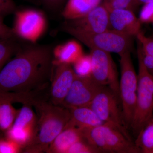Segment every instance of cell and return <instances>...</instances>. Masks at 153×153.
<instances>
[{
  "label": "cell",
  "mask_w": 153,
  "mask_h": 153,
  "mask_svg": "<svg viewBox=\"0 0 153 153\" xmlns=\"http://www.w3.org/2000/svg\"><path fill=\"white\" fill-rule=\"evenodd\" d=\"M136 37L141 46L143 52L153 57V38L146 37L141 32Z\"/></svg>",
  "instance_id": "obj_27"
},
{
  "label": "cell",
  "mask_w": 153,
  "mask_h": 153,
  "mask_svg": "<svg viewBox=\"0 0 153 153\" xmlns=\"http://www.w3.org/2000/svg\"><path fill=\"white\" fill-rule=\"evenodd\" d=\"M3 19L4 18L0 15V38H16L12 28L4 23Z\"/></svg>",
  "instance_id": "obj_30"
},
{
  "label": "cell",
  "mask_w": 153,
  "mask_h": 153,
  "mask_svg": "<svg viewBox=\"0 0 153 153\" xmlns=\"http://www.w3.org/2000/svg\"><path fill=\"white\" fill-rule=\"evenodd\" d=\"M105 87L96 96L88 107L103 122L112 125L132 140L124 121L122 111L120 110L118 97L109 88Z\"/></svg>",
  "instance_id": "obj_8"
},
{
  "label": "cell",
  "mask_w": 153,
  "mask_h": 153,
  "mask_svg": "<svg viewBox=\"0 0 153 153\" xmlns=\"http://www.w3.org/2000/svg\"><path fill=\"white\" fill-rule=\"evenodd\" d=\"M138 42L139 69L137 104L130 126L136 137L153 116V76L143 63L141 46Z\"/></svg>",
  "instance_id": "obj_3"
},
{
  "label": "cell",
  "mask_w": 153,
  "mask_h": 153,
  "mask_svg": "<svg viewBox=\"0 0 153 153\" xmlns=\"http://www.w3.org/2000/svg\"><path fill=\"white\" fill-rule=\"evenodd\" d=\"M83 139V128L66 127L50 144L46 153H66L71 145Z\"/></svg>",
  "instance_id": "obj_15"
},
{
  "label": "cell",
  "mask_w": 153,
  "mask_h": 153,
  "mask_svg": "<svg viewBox=\"0 0 153 153\" xmlns=\"http://www.w3.org/2000/svg\"><path fill=\"white\" fill-rule=\"evenodd\" d=\"M142 57L143 63L144 64L145 67L149 72L153 76V57L143 53L142 49Z\"/></svg>",
  "instance_id": "obj_31"
},
{
  "label": "cell",
  "mask_w": 153,
  "mask_h": 153,
  "mask_svg": "<svg viewBox=\"0 0 153 153\" xmlns=\"http://www.w3.org/2000/svg\"><path fill=\"white\" fill-rule=\"evenodd\" d=\"M36 96L34 93H16L0 91V104L5 102H19L22 104H31Z\"/></svg>",
  "instance_id": "obj_22"
},
{
  "label": "cell",
  "mask_w": 153,
  "mask_h": 153,
  "mask_svg": "<svg viewBox=\"0 0 153 153\" xmlns=\"http://www.w3.org/2000/svg\"><path fill=\"white\" fill-rule=\"evenodd\" d=\"M83 130L84 139L100 153H140L134 142L110 124L104 123Z\"/></svg>",
  "instance_id": "obj_4"
},
{
  "label": "cell",
  "mask_w": 153,
  "mask_h": 153,
  "mask_svg": "<svg viewBox=\"0 0 153 153\" xmlns=\"http://www.w3.org/2000/svg\"><path fill=\"white\" fill-rule=\"evenodd\" d=\"M102 4L108 10L116 9H123L133 11L138 6L136 0H111L104 1Z\"/></svg>",
  "instance_id": "obj_24"
},
{
  "label": "cell",
  "mask_w": 153,
  "mask_h": 153,
  "mask_svg": "<svg viewBox=\"0 0 153 153\" xmlns=\"http://www.w3.org/2000/svg\"><path fill=\"white\" fill-rule=\"evenodd\" d=\"M74 70L76 75L82 77L91 76V62L90 55H83L73 64Z\"/></svg>",
  "instance_id": "obj_23"
},
{
  "label": "cell",
  "mask_w": 153,
  "mask_h": 153,
  "mask_svg": "<svg viewBox=\"0 0 153 153\" xmlns=\"http://www.w3.org/2000/svg\"><path fill=\"white\" fill-rule=\"evenodd\" d=\"M23 149L17 143L8 138H0V153H22Z\"/></svg>",
  "instance_id": "obj_26"
},
{
  "label": "cell",
  "mask_w": 153,
  "mask_h": 153,
  "mask_svg": "<svg viewBox=\"0 0 153 153\" xmlns=\"http://www.w3.org/2000/svg\"><path fill=\"white\" fill-rule=\"evenodd\" d=\"M53 64H73L83 55L81 45L74 40L57 45L52 50Z\"/></svg>",
  "instance_id": "obj_17"
},
{
  "label": "cell",
  "mask_w": 153,
  "mask_h": 153,
  "mask_svg": "<svg viewBox=\"0 0 153 153\" xmlns=\"http://www.w3.org/2000/svg\"><path fill=\"white\" fill-rule=\"evenodd\" d=\"M139 19L141 23L153 22V2L144 4Z\"/></svg>",
  "instance_id": "obj_29"
},
{
  "label": "cell",
  "mask_w": 153,
  "mask_h": 153,
  "mask_svg": "<svg viewBox=\"0 0 153 153\" xmlns=\"http://www.w3.org/2000/svg\"><path fill=\"white\" fill-rule=\"evenodd\" d=\"M90 56L91 62V76L100 85L107 86L120 97V82L110 53L91 49Z\"/></svg>",
  "instance_id": "obj_9"
},
{
  "label": "cell",
  "mask_w": 153,
  "mask_h": 153,
  "mask_svg": "<svg viewBox=\"0 0 153 153\" xmlns=\"http://www.w3.org/2000/svg\"><path fill=\"white\" fill-rule=\"evenodd\" d=\"M13 27L17 38L36 44L42 37L47 28V21L44 13L32 9L16 10Z\"/></svg>",
  "instance_id": "obj_7"
},
{
  "label": "cell",
  "mask_w": 153,
  "mask_h": 153,
  "mask_svg": "<svg viewBox=\"0 0 153 153\" xmlns=\"http://www.w3.org/2000/svg\"><path fill=\"white\" fill-rule=\"evenodd\" d=\"M111 1V0H105L104 1Z\"/></svg>",
  "instance_id": "obj_34"
},
{
  "label": "cell",
  "mask_w": 153,
  "mask_h": 153,
  "mask_svg": "<svg viewBox=\"0 0 153 153\" xmlns=\"http://www.w3.org/2000/svg\"><path fill=\"white\" fill-rule=\"evenodd\" d=\"M32 106L38 115L36 134L22 153H46L50 144L66 128L71 117L70 109L55 105L44 97L34 100Z\"/></svg>",
  "instance_id": "obj_2"
},
{
  "label": "cell",
  "mask_w": 153,
  "mask_h": 153,
  "mask_svg": "<svg viewBox=\"0 0 153 153\" xmlns=\"http://www.w3.org/2000/svg\"><path fill=\"white\" fill-rule=\"evenodd\" d=\"M52 47L32 44L21 47L0 71V91L30 93L42 92L53 73Z\"/></svg>",
  "instance_id": "obj_1"
},
{
  "label": "cell",
  "mask_w": 153,
  "mask_h": 153,
  "mask_svg": "<svg viewBox=\"0 0 153 153\" xmlns=\"http://www.w3.org/2000/svg\"><path fill=\"white\" fill-rule=\"evenodd\" d=\"M47 7L50 10H57L62 6L65 0H42Z\"/></svg>",
  "instance_id": "obj_32"
},
{
  "label": "cell",
  "mask_w": 153,
  "mask_h": 153,
  "mask_svg": "<svg viewBox=\"0 0 153 153\" xmlns=\"http://www.w3.org/2000/svg\"><path fill=\"white\" fill-rule=\"evenodd\" d=\"M16 6L13 0H0V15L4 18L14 13Z\"/></svg>",
  "instance_id": "obj_28"
},
{
  "label": "cell",
  "mask_w": 153,
  "mask_h": 153,
  "mask_svg": "<svg viewBox=\"0 0 153 153\" xmlns=\"http://www.w3.org/2000/svg\"><path fill=\"white\" fill-rule=\"evenodd\" d=\"M19 110L11 102L0 104V131L5 133L13 124Z\"/></svg>",
  "instance_id": "obj_21"
},
{
  "label": "cell",
  "mask_w": 153,
  "mask_h": 153,
  "mask_svg": "<svg viewBox=\"0 0 153 153\" xmlns=\"http://www.w3.org/2000/svg\"><path fill=\"white\" fill-rule=\"evenodd\" d=\"M62 29L78 39L90 49H96L120 56L126 51H130L133 37L109 30L99 33H90L76 30L64 24Z\"/></svg>",
  "instance_id": "obj_5"
},
{
  "label": "cell",
  "mask_w": 153,
  "mask_h": 153,
  "mask_svg": "<svg viewBox=\"0 0 153 153\" xmlns=\"http://www.w3.org/2000/svg\"><path fill=\"white\" fill-rule=\"evenodd\" d=\"M104 87L96 82L91 76L82 77L76 74L61 106L68 109L88 106L96 96Z\"/></svg>",
  "instance_id": "obj_11"
},
{
  "label": "cell",
  "mask_w": 153,
  "mask_h": 153,
  "mask_svg": "<svg viewBox=\"0 0 153 153\" xmlns=\"http://www.w3.org/2000/svg\"><path fill=\"white\" fill-rule=\"evenodd\" d=\"M134 143L140 153H153V116L137 136Z\"/></svg>",
  "instance_id": "obj_19"
},
{
  "label": "cell",
  "mask_w": 153,
  "mask_h": 153,
  "mask_svg": "<svg viewBox=\"0 0 153 153\" xmlns=\"http://www.w3.org/2000/svg\"><path fill=\"white\" fill-rule=\"evenodd\" d=\"M69 109L71 117L66 127L91 128L105 123L89 107H79Z\"/></svg>",
  "instance_id": "obj_16"
},
{
  "label": "cell",
  "mask_w": 153,
  "mask_h": 153,
  "mask_svg": "<svg viewBox=\"0 0 153 153\" xmlns=\"http://www.w3.org/2000/svg\"><path fill=\"white\" fill-rule=\"evenodd\" d=\"M108 11L111 30L132 37L141 32V22L133 11L123 9Z\"/></svg>",
  "instance_id": "obj_14"
},
{
  "label": "cell",
  "mask_w": 153,
  "mask_h": 153,
  "mask_svg": "<svg viewBox=\"0 0 153 153\" xmlns=\"http://www.w3.org/2000/svg\"><path fill=\"white\" fill-rule=\"evenodd\" d=\"M76 76L70 64L54 65L49 93L52 103L61 106Z\"/></svg>",
  "instance_id": "obj_12"
},
{
  "label": "cell",
  "mask_w": 153,
  "mask_h": 153,
  "mask_svg": "<svg viewBox=\"0 0 153 153\" xmlns=\"http://www.w3.org/2000/svg\"><path fill=\"white\" fill-rule=\"evenodd\" d=\"M120 56V97L122 105L123 117L128 128L130 127L136 107L138 77L132 61L130 51H126Z\"/></svg>",
  "instance_id": "obj_6"
},
{
  "label": "cell",
  "mask_w": 153,
  "mask_h": 153,
  "mask_svg": "<svg viewBox=\"0 0 153 153\" xmlns=\"http://www.w3.org/2000/svg\"><path fill=\"white\" fill-rule=\"evenodd\" d=\"M17 39L0 38V71L22 47Z\"/></svg>",
  "instance_id": "obj_20"
},
{
  "label": "cell",
  "mask_w": 153,
  "mask_h": 153,
  "mask_svg": "<svg viewBox=\"0 0 153 153\" xmlns=\"http://www.w3.org/2000/svg\"><path fill=\"white\" fill-rule=\"evenodd\" d=\"M1 137V135H0V138Z\"/></svg>",
  "instance_id": "obj_35"
},
{
  "label": "cell",
  "mask_w": 153,
  "mask_h": 153,
  "mask_svg": "<svg viewBox=\"0 0 153 153\" xmlns=\"http://www.w3.org/2000/svg\"><path fill=\"white\" fill-rule=\"evenodd\" d=\"M32 107L23 104L13 126L5 133L6 137L17 143L23 150L31 143L36 134L38 117Z\"/></svg>",
  "instance_id": "obj_10"
},
{
  "label": "cell",
  "mask_w": 153,
  "mask_h": 153,
  "mask_svg": "<svg viewBox=\"0 0 153 153\" xmlns=\"http://www.w3.org/2000/svg\"><path fill=\"white\" fill-rule=\"evenodd\" d=\"M99 151L83 139L71 145L66 153H98Z\"/></svg>",
  "instance_id": "obj_25"
},
{
  "label": "cell",
  "mask_w": 153,
  "mask_h": 153,
  "mask_svg": "<svg viewBox=\"0 0 153 153\" xmlns=\"http://www.w3.org/2000/svg\"><path fill=\"white\" fill-rule=\"evenodd\" d=\"M102 0H68L61 13L67 21L81 18L100 5Z\"/></svg>",
  "instance_id": "obj_18"
},
{
  "label": "cell",
  "mask_w": 153,
  "mask_h": 153,
  "mask_svg": "<svg viewBox=\"0 0 153 153\" xmlns=\"http://www.w3.org/2000/svg\"><path fill=\"white\" fill-rule=\"evenodd\" d=\"M138 5L153 2V0H136Z\"/></svg>",
  "instance_id": "obj_33"
},
{
  "label": "cell",
  "mask_w": 153,
  "mask_h": 153,
  "mask_svg": "<svg viewBox=\"0 0 153 153\" xmlns=\"http://www.w3.org/2000/svg\"><path fill=\"white\" fill-rule=\"evenodd\" d=\"M64 24L87 33H101L111 30L109 13L103 4L97 6L81 18L67 21Z\"/></svg>",
  "instance_id": "obj_13"
}]
</instances>
